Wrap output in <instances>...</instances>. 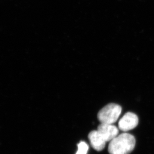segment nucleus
Here are the masks:
<instances>
[{"label": "nucleus", "instance_id": "1", "mask_svg": "<svg viewBox=\"0 0 154 154\" xmlns=\"http://www.w3.org/2000/svg\"><path fill=\"white\" fill-rule=\"evenodd\" d=\"M135 145V137L124 133L118 135L110 142L109 152L110 154H129L134 150Z\"/></svg>", "mask_w": 154, "mask_h": 154}, {"label": "nucleus", "instance_id": "2", "mask_svg": "<svg viewBox=\"0 0 154 154\" xmlns=\"http://www.w3.org/2000/svg\"><path fill=\"white\" fill-rule=\"evenodd\" d=\"M122 108L119 105L111 103L101 109L98 114V119L101 123L113 124L120 117Z\"/></svg>", "mask_w": 154, "mask_h": 154}, {"label": "nucleus", "instance_id": "3", "mask_svg": "<svg viewBox=\"0 0 154 154\" xmlns=\"http://www.w3.org/2000/svg\"><path fill=\"white\" fill-rule=\"evenodd\" d=\"M138 123V116L132 112H127L119 122V129L123 132H127L136 127Z\"/></svg>", "mask_w": 154, "mask_h": 154}, {"label": "nucleus", "instance_id": "4", "mask_svg": "<svg viewBox=\"0 0 154 154\" xmlns=\"http://www.w3.org/2000/svg\"><path fill=\"white\" fill-rule=\"evenodd\" d=\"M97 130L101 134L106 142H111L118 135L119 130L113 124L101 123Z\"/></svg>", "mask_w": 154, "mask_h": 154}, {"label": "nucleus", "instance_id": "5", "mask_svg": "<svg viewBox=\"0 0 154 154\" xmlns=\"http://www.w3.org/2000/svg\"><path fill=\"white\" fill-rule=\"evenodd\" d=\"M91 145L95 150L100 151L104 149L107 142L98 130L93 131L88 135Z\"/></svg>", "mask_w": 154, "mask_h": 154}, {"label": "nucleus", "instance_id": "6", "mask_svg": "<svg viewBox=\"0 0 154 154\" xmlns=\"http://www.w3.org/2000/svg\"><path fill=\"white\" fill-rule=\"evenodd\" d=\"M78 148L76 154H87L89 146L84 142H81L78 145Z\"/></svg>", "mask_w": 154, "mask_h": 154}]
</instances>
